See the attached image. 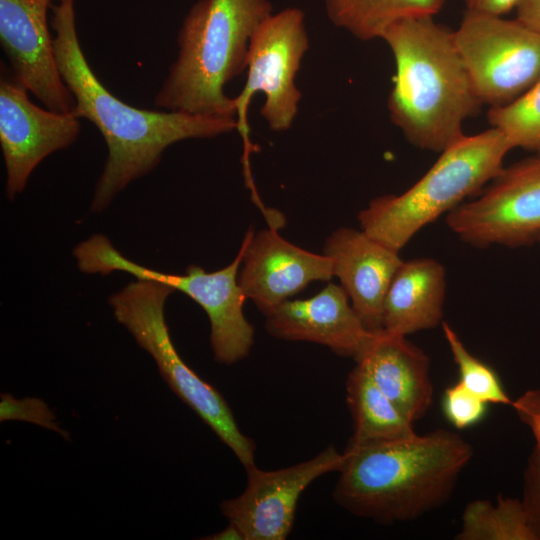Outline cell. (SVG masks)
<instances>
[{
	"label": "cell",
	"mask_w": 540,
	"mask_h": 540,
	"mask_svg": "<svg viewBox=\"0 0 540 540\" xmlns=\"http://www.w3.org/2000/svg\"><path fill=\"white\" fill-rule=\"evenodd\" d=\"M454 41L482 104L504 106L540 78V33L516 18L466 11Z\"/></svg>",
	"instance_id": "obj_8"
},
{
	"label": "cell",
	"mask_w": 540,
	"mask_h": 540,
	"mask_svg": "<svg viewBox=\"0 0 540 540\" xmlns=\"http://www.w3.org/2000/svg\"><path fill=\"white\" fill-rule=\"evenodd\" d=\"M515 10L516 19L540 33V0H521Z\"/></svg>",
	"instance_id": "obj_28"
},
{
	"label": "cell",
	"mask_w": 540,
	"mask_h": 540,
	"mask_svg": "<svg viewBox=\"0 0 540 540\" xmlns=\"http://www.w3.org/2000/svg\"><path fill=\"white\" fill-rule=\"evenodd\" d=\"M61 1V0H60Z\"/></svg>",
	"instance_id": "obj_31"
},
{
	"label": "cell",
	"mask_w": 540,
	"mask_h": 540,
	"mask_svg": "<svg viewBox=\"0 0 540 540\" xmlns=\"http://www.w3.org/2000/svg\"><path fill=\"white\" fill-rule=\"evenodd\" d=\"M323 253L332 260L334 276L365 327L382 330L384 299L403 262L399 252L362 229L342 227L326 239Z\"/></svg>",
	"instance_id": "obj_16"
},
{
	"label": "cell",
	"mask_w": 540,
	"mask_h": 540,
	"mask_svg": "<svg viewBox=\"0 0 540 540\" xmlns=\"http://www.w3.org/2000/svg\"><path fill=\"white\" fill-rule=\"evenodd\" d=\"M52 10L56 61L75 99L72 113L98 128L108 150L91 211H103L128 184L150 173L170 145L237 130L235 117L140 109L120 100L97 78L84 55L76 29L74 0H61Z\"/></svg>",
	"instance_id": "obj_1"
},
{
	"label": "cell",
	"mask_w": 540,
	"mask_h": 540,
	"mask_svg": "<svg viewBox=\"0 0 540 540\" xmlns=\"http://www.w3.org/2000/svg\"><path fill=\"white\" fill-rule=\"evenodd\" d=\"M265 316L266 331L273 337L321 344L353 359L374 335L365 327L344 289L331 283L310 298L289 299Z\"/></svg>",
	"instance_id": "obj_15"
},
{
	"label": "cell",
	"mask_w": 540,
	"mask_h": 540,
	"mask_svg": "<svg viewBox=\"0 0 540 540\" xmlns=\"http://www.w3.org/2000/svg\"><path fill=\"white\" fill-rule=\"evenodd\" d=\"M51 0H0V41L14 79L47 109L72 113L75 99L63 81L47 11Z\"/></svg>",
	"instance_id": "obj_13"
},
{
	"label": "cell",
	"mask_w": 540,
	"mask_h": 540,
	"mask_svg": "<svg viewBox=\"0 0 540 540\" xmlns=\"http://www.w3.org/2000/svg\"><path fill=\"white\" fill-rule=\"evenodd\" d=\"M175 290L157 281L136 279L109 297L115 319L155 361L170 389L235 454L244 468L255 464V443L238 427L221 393L180 357L169 334L165 303Z\"/></svg>",
	"instance_id": "obj_6"
},
{
	"label": "cell",
	"mask_w": 540,
	"mask_h": 540,
	"mask_svg": "<svg viewBox=\"0 0 540 540\" xmlns=\"http://www.w3.org/2000/svg\"><path fill=\"white\" fill-rule=\"evenodd\" d=\"M441 326L453 360L458 367L459 382L488 404L511 406L513 399L506 393L495 370L472 355L457 332L446 321H442Z\"/></svg>",
	"instance_id": "obj_24"
},
{
	"label": "cell",
	"mask_w": 540,
	"mask_h": 540,
	"mask_svg": "<svg viewBox=\"0 0 540 540\" xmlns=\"http://www.w3.org/2000/svg\"><path fill=\"white\" fill-rule=\"evenodd\" d=\"M15 79L0 80V145L9 200L23 192L33 170L47 156L73 144L81 130L78 117L42 109Z\"/></svg>",
	"instance_id": "obj_11"
},
{
	"label": "cell",
	"mask_w": 540,
	"mask_h": 540,
	"mask_svg": "<svg viewBox=\"0 0 540 540\" xmlns=\"http://www.w3.org/2000/svg\"><path fill=\"white\" fill-rule=\"evenodd\" d=\"M488 403L466 389L459 381L443 394L442 409L446 419L462 430L479 423L486 415Z\"/></svg>",
	"instance_id": "obj_26"
},
{
	"label": "cell",
	"mask_w": 540,
	"mask_h": 540,
	"mask_svg": "<svg viewBox=\"0 0 540 540\" xmlns=\"http://www.w3.org/2000/svg\"><path fill=\"white\" fill-rule=\"evenodd\" d=\"M346 402L353 420L352 441H387L416 434L413 422L358 365L347 377Z\"/></svg>",
	"instance_id": "obj_19"
},
{
	"label": "cell",
	"mask_w": 540,
	"mask_h": 540,
	"mask_svg": "<svg viewBox=\"0 0 540 540\" xmlns=\"http://www.w3.org/2000/svg\"><path fill=\"white\" fill-rule=\"evenodd\" d=\"M273 14L269 0H199L178 33V54L154 104L167 111L235 117L224 86L247 68L250 42Z\"/></svg>",
	"instance_id": "obj_4"
},
{
	"label": "cell",
	"mask_w": 540,
	"mask_h": 540,
	"mask_svg": "<svg viewBox=\"0 0 540 540\" xmlns=\"http://www.w3.org/2000/svg\"><path fill=\"white\" fill-rule=\"evenodd\" d=\"M354 360L413 423L425 416L434 393L430 359L406 336L376 331Z\"/></svg>",
	"instance_id": "obj_17"
},
{
	"label": "cell",
	"mask_w": 540,
	"mask_h": 540,
	"mask_svg": "<svg viewBox=\"0 0 540 540\" xmlns=\"http://www.w3.org/2000/svg\"><path fill=\"white\" fill-rule=\"evenodd\" d=\"M345 453L333 445L315 457L274 471L256 465L246 469L247 484L237 497L221 502L220 509L244 540H284L292 530L298 500L317 478L339 472Z\"/></svg>",
	"instance_id": "obj_10"
},
{
	"label": "cell",
	"mask_w": 540,
	"mask_h": 540,
	"mask_svg": "<svg viewBox=\"0 0 540 540\" xmlns=\"http://www.w3.org/2000/svg\"><path fill=\"white\" fill-rule=\"evenodd\" d=\"M521 0H464L466 11L503 16L516 9Z\"/></svg>",
	"instance_id": "obj_27"
},
{
	"label": "cell",
	"mask_w": 540,
	"mask_h": 540,
	"mask_svg": "<svg viewBox=\"0 0 540 540\" xmlns=\"http://www.w3.org/2000/svg\"><path fill=\"white\" fill-rule=\"evenodd\" d=\"M244 251L242 241L233 261L214 272H206L197 265H190L184 274L160 272L140 264L133 267L137 279L167 284L201 306L210 322L214 359L226 365L247 357L254 343V327L243 313L247 298L238 282Z\"/></svg>",
	"instance_id": "obj_12"
},
{
	"label": "cell",
	"mask_w": 540,
	"mask_h": 540,
	"mask_svg": "<svg viewBox=\"0 0 540 540\" xmlns=\"http://www.w3.org/2000/svg\"><path fill=\"white\" fill-rule=\"evenodd\" d=\"M309 48L304 12L295 7L273 13L253 35L247 60V79L234 98L237 130L244 143L243 165L247 185L254 186L249 167L253 145L249 139L247 110L258 92L265 95L260 114L273 131L289 129L298 112L302 93L295 78Z\"/></svg>",
	"instance_id": "obj_7"
},
{
	"label": "cell",
	"mask_w": 540,
	"mask_h": 540,
	"mask_svg": "<svg viewBox=\"0 0 540 540\" xmlns=\"http://www.w3.org/2000/svg\"><path fill=\"white\" fill-rule=\"evenodd\" d=\"M506 136L491 127L440 153L430 169L399 195L374 198L358 215L360 229L400 252L426 225L475 197L504 167L512 150Z\"/></svg>",
	"instance_id": "obj_5"
},
{
	"label": "cell",
	"mask_w": 540,
	"mask_h": 540,
	"mask_svg": "<svg viewBox=\"0 0 540 540\" xmlns=\"http://www.w3.org/2000/svg\"><path fill=\"white\" fill-rule=\"evenodd\" d=\"M18 420L32 423L60 434L69 440V433L61 428L54 411L37 397L17 399L9 393L0 395V421Z\"/></svg>",
	"instance_id": "obj_25"
},
{
	"label": "cell",
	"mask_w": 540,
	"mask_h": 540,
	"mask_svg": "<svg viewBox=\"0 0 540 540\" xmlns=\"http://www.w3.org/2000/svg\"><path fill=\"white\" fill-rule=\"evenodd\" d=\"M396 73L387 108L413 146L441 153L465 134L464 122L483 105L454 41L434 16L396 21L383 33Z\"/></svg>",
	"instance_id": "obj_3"
},
{
	"label": "cell",
	"mask_w": 540,
	"mask_h": 540,
	"mask_svg": "<svg viewBox=\"0 0 540 540\" xmlns=\"http://www.w3.org/2000/svg\"><path fill=\"white\" fill-rule=\"evenodd\" d=\"M326 14L336 27L362 41L381 39L398 20L435 16L446 0H323Z\"/></svg>",
	"instance_id": "obj_20"
},
{
	"label": "cell",
	"mask_w": 540,
	"mask_h": 540,
	"mask_svg": "<svg viewBox=\"0 0 540 540\" xmlns=\"http://www.w3.org/2000/svg\"><path fill=\"white\" fill-rule=\"evenodd\" d=\"M511 407L533 438V447L523 474L521 500L540 540V388L526 390L513 400Z\"/></svg>",
	"instance_id": "obj_23"
},
{
	"label": "cell",
	"mask_w": 540,
	"mask_h": 540,
	"mask_svg": "<svg viewBox=\"0 0 540 540\" xmlns=\"http://www.w3.org/2000/svg\"><path fill=\"white\" fill-rule=\"evenodd\" d=\"M487 119L500 130L512 148L540 153V78L514 101L490 107Z\"/></svg>",
	"instance_id": "obj_22"
},
{
	"label": "cell",
	"mask_w": 540,
	"mask_h": 540,
	"mask_svg": "<svg viewBox=\"0 0 540 540\" xmlns=\"http://www.w3.org/2000/svg\"><path fill=\"white\" fill-rule=\"evenodd\" d=\"M450 211L446 225L475 247H522L540 237V153L501 171L488 186Z\"/></svg>",
	"instance_id": "obj_9"
},
{
	"label": "cell",
	"mask_w": 540,
	"mask_h": 540,
	"mask_svg": "<svg viewBox=\"0 0 540 540\" xmlns=\"http://www.w3.org/2000/svg\"><path fill=\"white\" fill-rule=\"evenodd\" d=\"M245 251L238 273L247 299L264 314L289 300L313 281L334 277L332 260L284 239L278 229L247 231Z\"/></svg>",
	"instance_id": "obj_14"
},
{
	"label": "cell",
	"mask_w": 540,
	"mask_h": 540,
	"mask_svg": "<svg viewBox=\"0 0 540 540\" xmlns=\"http://www.w3.org/2000/svg\"><path fill=\"white\" fill-rule=\"evenodd\" d=\"M205 540H244L240 530L232 523H229L222 531L203 537Z\"/></svg>",
	"instance_id": "obj_29"
},
{
	"label": "cell",
	"mask_w": 540,
	"mask_h": 540,
	"mask_svg": "<svg viewBox=\"0 0 540 540\" xmlns=\"http://www.w3.org/2000/svg\"><path fill=\"white\" fill-rule=\"evenodd\" d=\"M456 540H538L521 499L475 500L463 511Z\"/></svg>",
	"instance_id": "obj_21"
},
{
	"label": "cell",
	"mask_w": 540,
	"mask_h": 540,
	"mask_svg": "<svg viewBox=\"0 0 540 540\" xmlns=\"http://www.w3.org/2000/svg\"><path fill=\"white\" fill-rule=\"evenodd\" d=\"M446 277L432 258L403 261L383 304L382 330L396 335L432 329L442 323Z\"/></svg>",
	"instance_id": "obj_18"
},
{
	"label": "cell",
	"mask_w": 540,
	"mask_h": 540,
	"mask_svg": "<svg viewBox=\"0 0 540 540\" xmlns=\"http://www.w3.org/2000/svg\"><path fill=\"white\" fill-rule=\"evenodd\" d=\"M537 243H538V244H540V237H539V239H538Z\"/></svg>",
	"instance_id": "obj_30"
},
{
	"label": "cell",
	"mask_w": 540,
	"mask_h": 540,
	"mask_svg": "<svg viewBox=\"0 0 540 540\" xmlns=\"http://www.w3.org/2000/svg\"><path fill=\"white\" fill-rule=\"evenodd\" d=\"M344 453L334 501L356 516L393 524L444 505L473 448L461 435L439 428L395 440H349Z\"/></svg>",
	"instance_id": "obj_2"
}]
</instances>
